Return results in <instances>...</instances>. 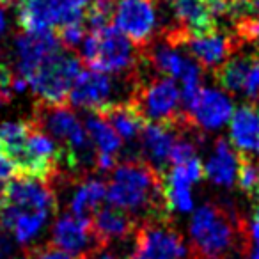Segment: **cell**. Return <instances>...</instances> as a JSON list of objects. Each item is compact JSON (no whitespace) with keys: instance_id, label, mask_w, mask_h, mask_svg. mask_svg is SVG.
Returning a JSON list of instances; mask_svg holds the SVG:
<instances>
[{"instance_id":"17","label":"cell","mask_w":259,"mask_h":259,"mask_svg":"<svg viewBox=\"0 0 259 259\" xmlns=\"http://www.w3.org/2000/svg\"><path fill=\"white\" fill-rule=\"evenodd\" d=\"M91 222L103 247L115 240H126L132 234L135 236V231H137V220L130 213L114 206H101Z\"/></svg>"},{"instance_id":"12","label":"cell","mask_w":259,"mask_h":259,"mask_svg":"<svg viewBox=\"0 0 259 259\" xmlns=\"http://www.w3.org/2000/svg\"><path fill=\"white\" fill-rule=\"evenodd\" d=\"M167 41L187 48L194 61L204 69H219L220 66L229 61L234 50L233 39L226 34L219 32L217 29L202 34L172 32Z\"/></svg>"},{"instance_id":"8","label":"cell","mask_w":259,"mask_h":259,"mask_svg":"<svg viewBox=\"0 0 259 259\" xmlns=\"http://www.w3.org/2000/svg\"><path fill=\"white\" fill-rule=\"evenodd\" d=\"M187 247L169 220H146L135 231V245L126 259H183Z\"/></svg>"},{"instance_id":"13","label":"cell","mask_w":259,"mask_h":259,"mask_svg":"<svg viewBox=\"0 0 259 259\" xmlns=\"http://www.w3.org/2000/svg\"><path fill=\"white\" fill-rule=\"evenodd\" d=\"M0 202L22 209H30V211L48 213V215H54V211L57 209V197L50 185L47 181L29 176L9 180L8 185L0 190Z\"/></svg>"},{"instance_id":"28","label":"cell","mask_w":259,"mask_h":259,"mask_svg":"<svg viewBox=\"0 0 259 259\" xmlns=\"http://www.w3.org/2000/svg\"><path fill=\"white\" fill-rule=\"evenodd\" d=\"M85 36L87 34H85V23L83 22L68 23V25L59 29V41H61V45H64L68 48H75L78 45H82Z\"/></svg>"},{"instance_id":"25","label":"cell","mask_w":259,"mask_h":259,"mask_svg":"<svg viewBox=\"0 0 259 259\" xmlns=\"http://www.w3.org/2000/svg\"><path fill=\"white\" fill-rule=\"evenodd\" d=\"M163 176H165V188L190 190L192 185L197 183L201 178H204V165L195 156V158L188 160V162L170 165Z\"/></svg>"},{"instance_id":"6","label":"cell","mask_w":259,"mask_h":259,"mask_svg":"<svg viewBox=\"0 0 259 259\" xmlns=\"http://www.w3.org/2000/svg\"><path fill=\"white\" fill-rule=\"evenodd\" d=\"M80 75V61L73 54L59 50L50 59L37 66L32 75L25 80L41 103L64 105L69 93Z\"/></svg>"},{"instance_id":"2","label":"cell","mask_w":259,"mask_h":259,"mask_svg":"<svg viewBox=\"0 0 259 259\" xmlns=\"http://www.w3.org/2000/svg\"><path fill=\"white\" fill-rule=\"evenodd\" d=\"M190 252L194 259H240L248 252L247 224L234 208L206 202L190 220Z\"/></svg>"},{"instance_id":"20","label":"cell","mask_w":259,"mask_h":259,"mask_svg":"<svg viewBox=\"0 0 259 259\" xmlns=\"http://www.w3.org/2000/svg\"><path fill=\"white\" fill-rule=\"evenodd\" d=\"M174 20L180 34H202L215 30L217 18L213 16L208 0H174Z\"/></svg>"},{"instance_id":"34","label":"cell","mask_w":259,"mask_h":259,"mask_svg":"<svg viewBox=\"0 0 259 259\" xmlns=\"http://www.w3.org/2000/svg\"><path fill=\"white\" fill-rule=\"evenodd\" d=\"M98 259H117V257H114L112 254H103L101 257H98Z\"/></svg>"},{"instance_id":"33","label":"cell","mask_w":259,"mask_h":259,"mask_svg":"<svg viewBox=\"0 0 259 259\" xmlns=\"http://www.w3.org/2000/svg\"><path fill=\"white\" fill-rule=\"evenodd\" d=\"M9 29V16H8V11H6L4 6H0V39L6 36Z\"/></svg>"},{"instance_id":"14","label":"cell","mask_w":259,"mask_h":259,"mask_svg":"<svg viewBox=\"0 0 259 259\" xmlns=\"http://www.w3.org/2000/svg\"><path fill=\"white\" fill-rule=\"evenodd\" d=\"M183 112L197 130H219L231 121L234 108L231 98L224 91L201 87L194 101Z\"/></svg>"},{"instance_id":"32","label":"cell","mask_w":259,"mask_h":259,"mask_svg":"<svg viewBox=\"0 0 259 259\" xmlns=\"http://www.w3.org/2000/svg\"><path fill=\"white\" fill-rule=\"evenodd\" d=\"M250 238L255 243V250L259 252V206H255L254 217H252V224H250Z\"/></svg>"},{"instance_id":"9","label":"cell","mask_w":259,"mask_h":259,"mask_svg":"<svg viewBox=\"0 0 259 259\" xmlns=\"http://www.w3.org/2000/svg\"><path fill=\"white\" fill-rule=\"evenodd\" d=\"M114 27L135 45H148L158 29V9L153 0H119L112 13Z\"/></svg>"},{"instance_id":"1","label":"cell","mask_w":259,"mask_h":259,"mask_svg":"<svg viewBox=\"0 0 259 259\" xmlns=\"http://www.w3.org/2000/svg\"><path fill=\"white\" fill-rule=\"evenodd\" d=\"M107 199L110 206L146 220H169L165 176L144 158H126L108 172Z\"/></svg>"},{"instance_id":"19","label":"cell","mask_w":259,"mask_h":259,"mask_svg":"<svg viewBox=\"0 0 259 259\" xmlns=\"http://www.w3.org/2000/svg\"><path fill=\"white\" fill-rule=\"evenodd\" d=\"M231 142L240 153L259 155V105H241L231 117Z\"/></svg>"},{"instance_id":"23","label":"cell","mask_w":259,"mask_h":259,"mask_svg":"<svg viewBox=\"0 0 259 259\" xmlns=\"http://www.w3.org/2000/svg\"><path fill=\"white\" fill-rule=\"evenodd\" d=\"M149 62H151L153 69L156 73H160L162 76L167 78H181L185 73L188 71L194 61L187 57L183 52L180 50V47L170 41L165 43H158L151 48V54H148Z\"/></svg>"},{"instance_id":"31","label":"cell","mask_w":259,"mask_h":259,"mask_svg":"<svg viewBox=\"0 0 259 259\" xmlns=\"http://www.w3.org/2000/svg\"><path fill=\"white\" fill-rule=\"evenodd\" d=\"M16 174H18V169H16V163L13 162V158L8 153L0 151V181L13 180Z\"/></svg>"},{"instance_id":"4","label":"cell","mask_w":259,"mask_h":259,"mask_svg":"<svg viewBox=\"0 0 259 259\" xmlns=\"http://www.w3.org/2000/svg\"><path fill=\"white\" fill-rule=\"evenodd\" d=\"M82 59L91 69L108 75L130 73L137 64L135 45L115 27L91 30L80 45Z\"/></svg>"},{"instance_id":"22","label":"cell","mask_w":259,"mask_h":259,"mask_svg":"<svg viewBox=\"0 0 259 259\" xmlns=\"http://www.w3.org/2000/svg\"><path fill=\"white\" fill-rule=\"evenodd\" d=\"M105 197H107V183L105 181L93 180V178L83 180L82 183H78L71 197V202H69L73 217L91 222L96 211L101 208V202Z\"/></svg>"},{"instance_id":"18","label":"cell","mask_w":259,"mask_h":259,"mask_svg":"<svg viewBox=\"0 0 259 259\" xmlns=\"http://www.w3.org/2000/svg\"><path fill=\"white\" fill-rule=\"evenodd\" d=\"M241 153L226 139H217L211 156L204 165V176L219 187H233L238 178Z\"/></svg>"},{"instance_id":"30","label":"cell","mask_w":259,"mask_h":259,"mask_svg":"<svg viewBox=\"0 0 259 259\" xmlns=\"http://www.w3.org/2000/svg\"><path fill=\"white\" fill-rule=\"evenodd\" d=\"M25 259H75V257H71L69 254H66V252L59 250L54 245L48 243V245H45V247H37V248L29 250Z\"/></svg>"},{"instance_id":"11","label":"cell","mask_w":259,"mask_h":259,"mask_svg":"<svg viewBox=\"0 0 259 259\" xmlns=\"http://www.w3.org/2000/svg\"><path fill=\"white\" fill-rule=\"evenodd\" d=\"M195 128L188 119L176 124H167V122H146L144 130L141 134V148L142 156L146 162L151 163L155 169L165 174L170 167V153H172L176 142L180 137Z\"/></svg>"},{"instance_id":"3","label":"cell","mask_w":259,"mask_h":259,"mask_svg":"<svg viewBox=\"0 0 259 259\" xmlns=\"http://www.w3.org/2000/svg\"><path fill=\"white\" fill-rule=\"evenodd\" d=\"M32 122L47 132L64 149V162L69 170H78L82 165H93L94 169L96 149H93L85 126L80 122L75 110L68 103L48 105L39 101Z\"/></svg>"},{"instance_id":"21","label":"cell","mask_w":259,"mask_h":259,"mask_svg":"<svg viewBox=\"0 0 259 259\" xmlns=\"http://www.w3.org/2000/svg\"><path fill=\"white\" fill-rule=\"evenodd\" d=\"M94 112L100 114L117 132V135L121 139H124V141L141 139L146 121L130 101H124V103H110L107 107L98 108Z\"/></svg>"},{"instance_id":"16","label":"cell","mask_w":259,"mask_h":259,"mask_svg":"<svg viewBox=\"0 0 259 259\" xmlns=\"http://www.w3.org/2000/svg\"><path fill=\"white\" fill-rule=\"evenodd\" d=\"M15 61H16V75L27 80L37 66L43 64L47 59L62 50L61 41L52 32L48 34H32L23 32L15 39Z\"/></svg>"},{"instance_id":"15","label":"cell","mask_w":259,"mask_h":259,"mask_svg":"<svg viewBox=\"0 0 259 259\" xmlns=\"http://www.w3.org/2000/svg\"><path fill=\"white\" fill-rule=\"evenodd\" d=\"M115 89L117 83L108 73L94 71V69L80 71L71 87L68 103L71 107L89 108L94 112L110 103H117L114 101Z\"/></svg>"},{"instance_id":"27","label":"cell","mask_w":259,"mask_h":259,"mask_svg":"<svg viewBox=\"0 0 259 259\" xmlns=\"http://www.w3.org/2000/svg\"><path fill=\"white\" fill-rule=\"evenodd\" d=\"M241 94L247 100H250L252 105L259 103V52L250 54V64H248Z\"/></svg>"},{"instance_id":"5","label":"cell","mask_w":259,"mask_h":259,"mask_svg":"<svg viewBox=\"0 0 259 259\" xmlns=\"http://www.w3.org/2000/svg\"><path fill=\"white\" fill-rule=\"evenodd\" d=\"M130 103L134 105L146 122L176 124L187 119L181 110V91L167 76L151 78L146 83H135Z\"/></svg>"},{"instance_id":"24","label":"cell","mask_w":259,"mask_h":259,"mask_svg":"<svg viewBox=\"0 0 259 259\" xmlns=\"http://www.w3.org/2000/svg\"><path fill=\"white\" fill-rule=\"evenodd\" d=\"M85 130L94 142L98 155H107L112 158H119V153L122 148V139L117 135L114 128L96 112H91L85 117Z\"/></svg>"},{"instance_id":"36","label":"cell","mask_w":259,"mask_h":259,"mask_svg":"<svg viewBox=\"0 0 259 259\" xmlns=\"http://www.w3.org/2000/svg\"><path fill=\"white\" fill-rule=\"evenodd\" d=\"M0 2H2V0H0Z\"/></svg>"},{"instance_id":"26","label":"cell","mask_w":259,"mask_h":259,"mask_svg":"<svg viewBox=\"0 0 259 259\" xmlns=\"http://www.w3.org/2000/svg\"><path fill=\"white\" fill-rule=\"evenodd\" d=\"M238 187L254 202L259 199V160L241 153L240 167H238Z\"/></svg>"},{"instance_id":"7","label":"cell","mask_w":259,"mask_h":259,"mask_svg":"<svg viewBox=\"0 0 259 259\" xmlns=\"http://www.w3.org/2000/svg\"><path fill=\"white\" fill-rule=\"evenodd\" d=\"M93 0H18V23L25 32L48 34L55 27L83 22Z\"/></svg>"},{"instance_id":"35","label":"cell","mask_w":259,"mask_h":259,"mask_svg":"<svg viewBox=\"0 0 259 259\" xmlns=\"http://www.w3.org/2000/svg\"><path fill=\"white\" fill-rule=\"evenodd\" d=\"M255 204H257V206H259V199H257V202H255Z\"/></svg>"},{"instance_id":"29","label":"cell","mask_w":259,"mask_h":259,"mask_svg":"<svg viewBox=\"0 0 259 259\" xmlns=\"http://www.w3.org/2000/svg\"><path fill=\"white\" fill-rule=\"evenodd\" d=\"M15 80L16 73H13L6 62L0 61V105L9 103L15 93Z\"/></svg>"},{"instance_id":"10","label":"cell","mask_w":259,"mask_h":259,"mask_svg":"<svg viewBox=\"0 0 259 259\" xmlns=\"http://www.w3.org/2000/svg\"><path fill=\"white\" fill-rule=\"evenodd\" d=\"M75 259H91L103 250V243L93 229V222H85L73 215H64L54 224L52 243Z\"/></svg>"}]
</instances>
